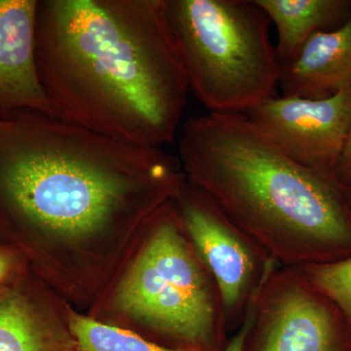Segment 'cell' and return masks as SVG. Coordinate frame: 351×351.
Listing matches in <instances>:
<instances>
[{
  "label": "cell",
  "mask_w": 351,
  "mask_h": 351,
  "mask_svg": "<svg viewBox=\"0 0 351 351\" xmlns=\"http://www.w3.org/2000/svg\"><path fill=\"white\" fill-rule=\"evenodd\" d=\"M38 75L53 117L162 149L189 93L164 0H38Z\"/></svg>",
  "instance_id": "cell-1"
},
{
  "label": "cell",
  "mask_w": 351,
  "mask_h": 351,
  "mask_svg": "<svg viewBox=\"0 0 351 351\" xmlns=\"http://www.w3.org/2000/svg\"><path fill=\"white\" fill-rule=\"evenodd\" d=\"M184 176L162 149L15 112L0 119V233L82 237L149 218L179 195Z\"/></svg>",
  "instance_id": "cell-2"
},
{
  "label": "cell",
  "mask_w": 351,
  "mask_h": 351,
  "mask_svg": "<svg viewBox=\"0 0 351 351\" xmlns=\"http://www.w3.org/2000/svg\"><path fill=\"white\" fill-rule=\"evenodd\" d=\"M178 149L189 184L279 267L351 256L350 191L295 162L244 114L191 117Z\"/></svg>",
  "instance_id": "cell-3"
},
{
  "label": "cell",
  "mask_w": 351,
  "mask_h": 351,
  "mask_svg": "<svg viewBox=\"0 0 351 351\" xmlns=\"http://www.w3.org/2000/svg\"><path fill=\"white\" fill-rule=\"evenodd\" d=\"M189 92L209 112L243 114L279 96L270 19L256 0H164Z\"/></svg>",
  "instance_id": "cell-4"
},
{
  "label": "cell",
  "mask_w": 351,
  "mask_h": 351,
  "mask_svg": "<svg viewBox=\"0 0 351 351\" xmlns=\"http://www.w3.org/2000/svg\"><path fill=\"white\" fill-rule=\"evenodd\" d=\"M151 219V235L120 286L117 304L189 350L221 351L226 322L221 295L186 240L174 200Z\"/></svg>",
  "instance_id": "cell-5"
},
{
  "label": "cell",
  "mask_w": 351,
  "mask_h": 351,
  "mask_svg": "<svg viewBox=\"0 0 351 351\" xmlns=\"http://www.w3.org/2000/svg\"><path fill=\"white\" fill-rule=\"evenodd\" d=\"M174 202L186 237L218 287L226 326L241 324L252 300L278 265L189 182Z\"/></svg>",
  "instance_id": "cell-6"
},
{
  "label": "cell",
  "mask_w": 351,
  "mask_h": 351,
  "mask_svg": "<svg viewBox=\"0 0 351 351\" xmlns=\"http://www.w3.org/2000/svg\"><path fill=\"white\" fill-rule=\"evenodd\" d=\"M335 308L299 270L277 265L255 298L253 351H345Z\"/></svg>",
  "instance_id": "cell-7"
},
{
  "label": "cell",
  "mask_w": 351,
  "mask_h": 351,
  "mask_svg": "<svg viewBox=\"0 0 351 351\" xmlns=\"http://www.w3.org/2000/svg\"><path fill=\"white\" fill-rule=\"evenodd\" d=\"M243 114L295 162L334 178L351 128V88L325 99L277 96Z\"/></svg>",
  "instance_id": "cell-8"
},
{
  "label": "cell",
  "mask_w": 351,
  "mask_h": 351,
  "mask_svg": "<svg viewBox=\"0 0 351 351\" xmlns=\"http://www.w3.org/2000/svg\"><path fill=\"white\" fill-rule=\"evenodd\" d=\"M38 0H0V119L18 112L52 115L36 53Z\"/></svg>",
  "instance_id": "cell-9"
},
{
  "label": "cell",
  "mask_w": 351,
  "mask_h": 351,
  "mask_svg": "<svg viewBox=\"0 0 351 351\" xmlns=\"http://www.w3.org/2000/svg\"><path fill=\"white\" fill-rule=\"evenodd\" d=\"M351 88V17L339 29L313 34L292 63L280 66L282 97L325 99Z\"/></svg>",
  "instance_id": "cell-10"
},
{
  "label": "cell",
  "mask_w": 351,
  "mask_h": 351,
  "mask_svg": "<svg viewBox=\"0 0 351 351\" xmlns=\"http://www.w3.org/2000/svg\"><path fill=\"white\" fill-rule=\"evenodd\" d=\"M277 31L280 66L292 63L307 39L339 29L351 17V0H256Z\"/></svg>",
  "instance_id": "cell-11"
},
{
  "label": "cell",
  "mask_w": 351,
  "mask_h": 351,
  "mask_svg": "<svg viewBox=\"0 0 351 351\" xmlns=\"http://www.w3.org/2000/svg\"><path fill=\"white\" fill-rule=\"evenodd\" d=\"M0 351H64L20 286L0 290Z\"/></svg>",
  "instance_id": "cell-12"
},
{
  "label": "cell",
  "mask_w": 351,
  "mask_h": 351,
  "mask_svg": "<svg viewBox=\"0 0 351 351\" xmlns=\"http://www.w3.org/2000/svg\"><path fill=\"white\" fill-rule=\"evenodd\" d=\"M73 351H198L156 345L126 330L73 315L71 318Z\"/></svg>",
  "instance_id": "cell-13"
},
{
  "label": "cell",
  "mask_w": 351,
  "mask_h": 351,
  "mask_svg": "<svg viewBox=\"0 0 351 351\" xmlns=\"http://www.w3.org/2000/svg\"><path fill=\"white\" fill-rule=\"evenodd\" d=\"M295 269L334 304L351 329V256Z\"/></svg>",
  "instance_id": "cell-14"
},
{
  "label": "cell",
  "mask_w": 351,
  "mask_h": 351,
  "mask_svg": "<svg viewBox=\"0 0 351 351\" xmlns=\"http://www.w3.org/2000/svg\"><path fill=\"white\" fill-rule=\"evenodd\" d=\"M256 298V297H255ZM255 298L252 300L246 313H245L244 319L239 326L235 336L230 339V343L221 351H244L246 346L247 339H248L249 332L251 331L252 324L254 320V304H255Z\"/></svg>",
  "instance_id": "cell-15"
},
{
  "label": "cell",
  "mask_w": 351,
  "mask_h": 351,
  "mask_svg": "<svg viewBox=\"0 0 351 351\" xmlns=\"http://www.w3.org/2000/svg\"><path fill=\"white\" fill-rule=\"evenodd\" d=\"M334 178L341 186L348 191H351V128L339 162L337 164Z\"/></svg>",
  "instance_id": "cell-16"
},
{
  "label": "cell",
  "mask_w": 351,
  "mask_h": 351,
  "mask_svg": "<svg viewBox=\"0 0 351 351\" xmlns=\"http://www.w3.org/2000/svg\"><path fill=\"white\" fill-rule=\"evenodd\" d=\"M15 265V256L10 252L0 250V290L12 276Z\"/></svg>",
  "instance_id": "cell-17"
},
{
  "label": "cell",
  "mask_w": 351,
  "mask_h": 351,
  "mask_svg": "<svg viewBox=\"0 0 351 351\" xmlns=\"http://www.w3.org/2000/svg\"><path fill=\"white\" fill-rule=\"evenodd\" d=\"M348 205H350V210L351 212V191H348Z\"/></svg>",
  "instance_id": "cell-18"
}]
</instances>
